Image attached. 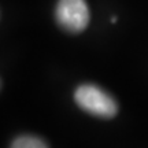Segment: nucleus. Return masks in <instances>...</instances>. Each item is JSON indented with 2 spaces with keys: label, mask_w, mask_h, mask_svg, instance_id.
<instances>
[{
  "label": "nucleus",
  "mask_w": 148,
  "mask_h": 148,
  "mask_svg": "<svg viewBox=\"0 0 148 148\" xmlns=\"http://www.w3.org/2000/svg\"><path fill=\"white\" fill-rule=\"evenodd\" d=\"M74 100L79 108L99 118H114L118 112L114 97L93 84L79 85L74 92Z\"/></svg>",
  "instance_id": "f257e3e1"
},
{
  "label": "nucleus",
  "mask_w": 148,
  "mask_h": 148,
  "mask_svg": "<svg viewBox=\"0 0 148 148\" xmlns=\"http://www.w3.org/2000/svg\"><path fill=\"white\" fill-rule=\"evenodd\" d=\"M55 16L59 26L70 33L85 30L89 23V8L85 0H59Z\"/></svg>",
  "instance_id": "f03ea898"
},
{
  "label": "nucleus",
  "mask_w": 148,
  "mask_h": 148,
  "mask_svg": "<svg viewBox=\"0 0 148 148\" xmlns=\"http://www.w3.org/2000/svg\"><path fill=\"white\" fill-rule=\"evenodd\" d=\"M11 147L14 148H45L48 144H45L41 138L34 137V136H21L15 138Z\"/></svg>",
  "instance_id": "7ed1b4c3"
}]
</instances>
